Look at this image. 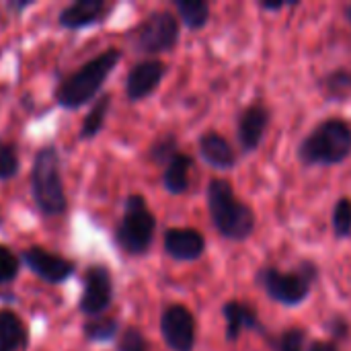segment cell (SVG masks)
<instances>
[{
  "mask_svg": "<svg viewBox=\"0 0 351 351\" xmlns=\"http://www.w3.org/2000/svg\"><path fill=\"white\" fill-rule=\"evenodd\" d=\"M208 210L216 232L228 241H247L255 232V212L237 197L226 179L210 181Z\"/></svg>",
  "mask_w": 351,
  "mask_h": 351,
  "instance_id": "cell-1",
  "label": "cell"
},
{
  "mask_svg": "<svg viewBox=\"0 0 351 351\" xmlns=\"http://www.w3.org/2000/svg\"><path fill=\"white\" fill-rule=\"evenodd\" d=\"M119 60H121V51L115 47H109L97 58L88 60L84 66H80L74 74H70L58 86V93H56L58 103L66 109H78L86 105L90 99L97 97L103 82L115 70Z\"/></svg>",
  "mask_w": 351,
  "mask_h": 351,
  "instance_id": "cell-2",
  "label": "cell"
},
{
  "mask_svg": "<svg viewBox=\"0 0 351 351\" xmlns=\"http://www.w3.org/2000/svg\"><path fill=\"white\" fill-rule=\"evenodd\" d=\"M351 154V125L343 119H325L300 142L298 158L306 167H331Z\"/></svg>",
  "mask_w": 351,
  "mask_h": 351,
  "instance_id": "cell-3",
  "label": "cell"
},
{
  "mask_svg": "<svg viewBox=\"0 0 351 351\" xmlns=\"http://www.w3.org/2000/svg\"><path fill=\"white\" fill-rule=\"evenodd\" d=\"M31 191L37 208L45 216H60L66 212V193L60 173V154L53 146H43L33 162Z\"/></svg>",
  "mask_w": 351,
  "mask_h": 351,
  "instance_id": "cell-4",
  "label": "cell"
},
{
  "mask_svg": "<svg viewBox=\"0 0 351 351\" xmlns=\"http://www.w3.org/2000/svg\"><path fill=\"white\" fill-rule=\"evenodd\" d=\"M317 276H319V269L311 261H304L296 271L263 267L257 276V282L271 300L284 306H298L308 298Z\"/></svg>",
  "mask_w": 351,
  "mask_h": 351,
  "instance_id": "cell-5",
  "label": "cell"
},
{
  "mask_svg": "<svg viewBox=\"0 0 351 351\" xmlns=\"http://www.w3.org/2000/svg\"><path fill=\"white\" fill-rule=\"evenodd\" d=\"M156 218L150 212L142 195H130L125 199L123 218L117 226L115 241L130 255H144L154 239Z\"/></svg>",
  "mask_w": 351,
  "mask_h": 351,
  "instance_id": "cell-6",
  "label": "cell"
},
{
  "mask_svg": "<svg viewBox=\"0 0 351 351\" xmlns=\"http://www.w3.org/2000/svg\"><path fill=\"white\" fill-rule=\"evenodd\" d=\"M136 49L142 53H165L179 43V21L167 10L148 14L134 35Z\"/></svg>",
  "mask_w": 351,
  "mask_h": 351,
  "instance_id": "cell-7",
  "label": "cell"
},
{
  "mask_svg": "<svg viewBox=\"0 0 351 351\" xmlns=\"http://www.w3.org/2000/svg\"><path fill=\"white\" fill-rule=\"evenodd\" d=\"M160 335L171 351H193L195 319L183 304H171L160 317Z\"/></svg>",
  "mask_w": 351,
  "mask_h": 351,
  "instance_id": "cell-8",
  "label": "cell"
},
{
  "mask_svg": "<svg viewBox=\"0 0 351 351\" xmlns=\"http://www.w3.org/2000/svg\"><path fill=\"white\" fill-rule=\"evenodd\" d=\"M113 300V282L111 274L103 265H93L84 274L82 298L78 302L80 313L88 317H101Z\"/></svg>",
  "mask_w": 351,
  "mask_h": 351,
  "instance_id": "cell-9",
  "label": "cell"
},
{
  "mask_svg": "<svg viewBox=\"0 0 351 351\" xmlns=\"http://www.w3.org/2000/svg\"><path fill=\"white\" fill-rule=\"evenodd\" d=\"M23 263L47 284H64L76 271L72 261H68L56 253H49L41 247H31V249L23 251Z\"/></svg>",
  "mask_w": 351,
  "mask_h": 351,
  "instance_id": "cell-10",
  "label": "cell"
},
{
  "mask_svg": "<svg viewBox=\"0 0 351 351\" xmlns=\"http://www.w3.org/2000/svg\"><path fill=\"white\" fill-rule=\"evenodd\" d=\"M165 64L160 60H144L140 64H136L128 78H125V95L130 101H142L146 97H150L160 80L165 78Z\"/></svg>",
  "mask_w": 351,
  "mask_h": 351,
  "instance_id": "cell-11",
  "label": "cell"
},
{
  "mask_svg": "<svg viewBox=\"0 0 351 351\" xmlns=\"http://www.w3.org/2000/svg\"><path fill=\"white\" fill-rule=\"evenodd\" d=\"M269 111L267 107L255 103L251 107H247L241 115H239V123H237V136H239V144L243 148V152H253L259 148L267 125H269Z\"/></svg>",
  "mask_w": 351,
  "mask_h": 351,
  "instance_id": "cell-12",
  "label": "cell"
},
{
  "mask_svg": "<svg viewBox=\"0 0 351 351\" xmlns=\"http://www.w3.org/2000/svg\"><path fill=\"white\" fill-rule=\"evenodd\" d=\"M165 251L175 261H197L206 251V239L195 228H169L165 232Z\"/></svg>",
  "mask_w": 351,
  "mask_h": 351,
  "instance_id": "cell-13",
  "label": "cell"
},
{
  "mask_svg": "<svg viewBox=\"0 0 351 351\" xmlns=\"http://www.w3.org/2000/svg\"><path fill=\"white\" fill-rule=\"evenodd\" d=\"M109 6L103 0H76L60 12V25L66 29H82L103 21Z\"/></svg>",
  "mask_w": 351,
  "mask_h": 351,
  "instance_id": "cell-14",
  "label": "cell"
},
{
  "mask_svg": "<svg viewBox=\"0 0 351 351\" xmlns=\"http://www.w3.org/2000/svg\"><path fill=\"white\" fill-rule=\"evenodd\" d=\"M222 315L226 319V339L228 341H237L243 331H261L263 329L255 308H251L245 302H239V300L226 302L222 308Z\"/></svg>",
  "mask_w": 351,
  "mask_h": 351,
  "instance_id": "cell-15",
  "label": "cell"
},
{
  "mask_svg": "<svg viewBox=\"0 0 351 351\" xmlns=\"http://www.w3.org/2000/svg\"><path fill=\"white\" fill-rule=\"evenodd\" d=\"M199 156L212 169H232L237 165L234 148L224 136L216 132H208L199 138Z\"/></svg>",
  "mask_w": 351,
  "mask_h": 351,
  "instance_id": "cell-16",
  "label": "cell"
},
{
  "mask_svg": "<svg viewBox=\"0 0 351 351\" xmlns=\"http://www.w3.org/2000/svg\"><path fill=\"white\" fill-rule=\"evenodd\" d=\"M191 167H193V160L191 156L183 154V152H177L169 165L165 167V173H162V185L169 193L173 195H181L189 189V173H191Z\"/></svg>",
  "mask_w": 351,
  "mask_h": 351,
  "instance_id": "cell-17",
  "label": "cell"
},
{
  "mask_svg": "<svg viewBox=\"0 0 351 351\" xmlns=\"http://www.w3.org/2000/svg\"><path fill=\"white\" fill-rule=\"evenodd\" d=\"M175 6L179 19L191 31L204 29L210 21V4L206 0H177Z\"/></svg>",
  "mask_w": 351,
  "mask_h": 351,
  "instance_id": "cell-18",
  "label": "cell"
},
{
  "mask_svg": "<svg viewBox=\"0 0 351 351\" xmlns=\"http://www.w3.org/2000/svg\"><path fill=\"white\" fill-rule=\"evenodd\" d=\"M0 341L19 351L27 343V329L12 311H0Z\"/></svg>",
  "mask_w": 351,
  "mask_h": 351,
  "instance_id": "cell-19",
  "label": "cell"
},
{
  "mask_svg": "<svg viewBox=\"0 0 351 351\" xmlns=\"http://www.w3.org/2000/svg\"><path fill=\"white\" fill-rule=\"evenodd\" d=\"M109 107H111V97L109 95H103V97L97 99V103L93 105L90 113L82 121V128H80V138L82 140H90V138H95L103 130V123L107 119Z\"/></svg>",
  "mask_w": 351,
  "mask_h": 351,
  "instance_id": "cell-20",
  "label": "cell"
},
{
  "mask_svg": "<svg viewBox=\"0 0 351 351\" xmlns=\"http://www.w3.org/2000/svg\"><path fill=\"white\" fill-rule=\"evenodd\" d=\"M321 86H323V90H325V95L329 99L343 101L351 93V72L350 70H343V68L335 70V72L327 74L321 80Z\"/></svg>",
  "mask_w": 351,
  "mask_h": 351,
  "instance_id": "cell-21",
  "label": "cell"
},
{
  "mask_svg": "<svg viewBox=\"0 0 351 351\" xmlns=\"http://www.w3.org/2000/svg\"><path fill=\"white\" fill-rule=\"evenodd\" d=\"M84 335L88 341L107 343L117 335V321L111 317H95L84 325Z\"/></svg>",
  "mask_w": 351,
  "mask_h": 351,
  "instance_id": "cell-22",
  "label": "cell"
},
{
  "mask_svg": "<svg viewBox=\"0 0 351 351\" xmlns=\"http://www.w3.org/2000/svg\"><path fill=\"white\" fill-rule=\"evenodd\" d=\"M331 226H333V234L337 239H350L351 237V199L350 197H341L335 208H333V216H331Z\"/></svg>",
  "mask_w": 351,
  "mask_h": 351,
  "instance_id": "cell-23",
  "label": "cell"
},
{
  "mask_svg": "<svg viewBox=\"0 0 351 351\" xmlns=\"http://www.w3.org/2000/svg\"><path fill=\"white\" fill-rule=\"evenodd\" d=\"M306 346V331L300 327H290L286 329L274 343L276 351H304Z\"/></svg>",
  "mask_w": 351,
  "mask_h": 351,
  "instance_id": "cell-24",
  "label": "cell"
},
{
  "mask_svg": "<svg viewBox=\"0 0 351 351\" xmlns=\"http://www.w3.org/2000/svg\"><path fill=\"white\" fill-rule=\"evenodd\" d=\"M19 173V152L12 144L0 140V181H8Z\"/></svg>",
  "mask_w": 351,
  "mask_h": 351,
  "instance_id": "cell-25",
  "label": "cell"
},
{
  "mask_svg": "<svg viewBox=\"0 0 351 351\" xmlns=\"http://www.w3.org/2000/svg\"><path fill=\"white\" fill-rule=\"evenodd\" d=\"M19 265L16 255L8 247L0 245V284H10L19 274Z\"/></svg>",
  "mask_w": 351,
  "mask_h": 351,
  "instance_id": "cell-26",
  "label": "cell"
},
{
  "mask_svg": "<svg viewBox=\"0 0 351 351\" xmlns=\"http://www.w3.org/2000/svg\"><path fill=\"white\" fill-rule=\"evenodd\" d=\"M179 150H177V140H175V136H165V138H160L154 146H152V150H150V154H152V158L158 162V165H169V160L177 154Z\"/></svg>",
  "mask_w": 351,
  "mask_h": 351,
  "instance_id": "cell-27",
  "label": "cell"
},
{
  "mask_svg": "<svg viewBox=\"0 0 351 351\" xmlns=\"http://www.w3.org/2000/svg\"><path fill=\"white\" fill-rule=\"evenodd\" d=\"M117 351H148V341L144 339V335L138 329L130 327L123 331Z\"/></svg>",
  "mask_w": 351,
  "mask_h": 351,
  "instance_id": "cell-28",
  "label": "cell"
},
{
  "mask_svg": "<svg viewBox=\"0 0 351 351\" xmlns=\"http://www.w3.org/2000/svg\"><path fill=\"white\" fill-rule=\"evenodd\" d=\"M329 333L335 337V343H337V339H346L350 335V323L343 317H335L329 321Z\"/></svg>",
  "mask_w": 351,
  "mask_h": 351,
  "instance_id": "cell-29",
  "label": "cell"
},
{
  "mask_svg": "<svg viewBox=\"0 0 351 351\" xmlns=\"http://www.w3.org/2000/svg\"><path fill=\"white\" fill-rule=\"evenodd\" d=\"M308 351H339L335 341H315Z\"/></svg>",
  "mask_w": 351,
  "mask_h": 351,
  "instance_id": "cell-30",
  "label": "cell"
},
{
  "mask_svg": "<svg viewBox=\"0 0 351 351\" xmlns=\"http://www.w3.org/2000/svg\"><path fill=\"white\" fill-rule=\"evenodd\" d=\"M286 6H288L286 2H261V8H263V10H274V12L286 8Z\"/></svg>",
  "mask_w": 351,
  "mask_h": 351,
  "instance_id": "cell-31",
  "label": "cell"
},
{
  "mask_svg": "<svg viewBox=\"0 0 351 351\" xmlns=\"http://www.w3.org/2000/svg\"><path fill=\"white\" fill-rule=\"evenodd\" d=\"M0 351H16L12 346H8V343H4V341H0Z\"/></svg>",
  "mask_w": 351,
  "mask_h": 351,
  "instance_id": "cell-32",
  "label": "cell"
},
{
  "mask_svg": "<svg viewBox=\"0 0 351 351\" xmlns=\"http://www.w3.org/2000/svg\"><path fill=\"white\" fill-rule=\"evenodd\" d=\"M348 19H350L351 23V6H348Z\"/></svg>",
  "mask_w": 351,
  "mask_h": 351,
  "instance_id": "cell-33",
  "label": "cell"
}]
</instances>
